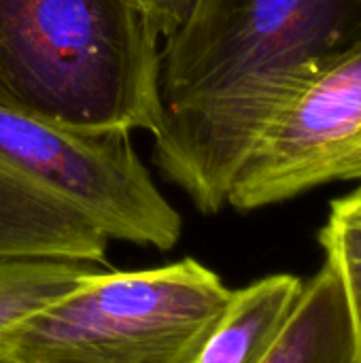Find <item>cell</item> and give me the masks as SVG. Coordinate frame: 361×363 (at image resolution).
<instances>
[{"instance_id": "obj_10", "label": "cell", "mask_w": 361, "mask_h": 363, "mask_svg": "<svg viewBox=\"0 0 361 363\" xmlns=\"http://www.w3.org/2000/svg\"><path fill=\"white\" fill-rule=\"evenodd\" d=\"M162 40L174 36L194 11L196 0H143Z\"/></svg>"}, {"instance_id": "obj_5", "label": "cell", "mask_w": 361, "mask_h": 363, "mask_svg": "<svg viewBox=\"0 0 361 363\" xmlns=\"http://www.w3.org/2000/svg\"><path fill=\"white\" fill-rule=\"evenodd\" d=\"M361 181V45L321 66L264 125L228 194L240 213Z\"/></svg>"}, {"instance_id": "obj_9", "label": "cell", "mask_w": 361, "mask_h": 363, "mask_svg": "<svg viewBox=\"0 0 361 363\" xmlns=\"http://www.w3.org/2000/svg\"><path fill=\"white\" fill-rule=\"evenodd\" d=\"M317 238L338 277L361 357V187L330 202Z\"/></svg>"}, {"instance_id": "obj_8", "label": "cell", "mask_w": 361, "mask_h": 363, "mask_svg": "<svg viewBox=\"0 0 361 363\" xmlns=\"http://www.w3.org/2000/svg\"><path fill=\"white\" fill-rule=\"evenodd\" d=\"M100 268L64 259H0V340Z\"/></svg>"}, {"instance_id": "obj_4", "label": "cell", "mask_w": 361, "mask_h": 363, "mask_svg": "<svg viewBox=\"0 0 361 363\" xmlns=\"http://www.w3.org/2000/svg\"><path fill=\"white\" fill-rule=\"evenodd\" d=\"M232 289L194 257L98 270L0 340V363H194Z\"/></svg>"}, {"instance_id": "obj_6", "label": "cell", "mask_w": 361, "mask_h": 363, "mask_svg": "<svg viewBox=\"0 0 361 363\" xmlns=\"http://www.w3.org/2000/svg\"><path fill=\"white\" fill-rule=\"evenodd\" d=\"M302 287L304 279L296 274H270L232 291L194 363L262 362L285 328Z\"/></svg>"}, {"instance_id": "obj_3", "label": "cell", "mask_w": 361, "mask_h": 363, "mask_svg": "<svg viewBox=\"0 0 361 363\" xmlns=\"http://www.w3.org/2000/svg\"><path fill=\"white\" fill-rule=\"evenodd\" d=\"M160 43L143 0H0V108L72 132L155 136Z\"/></svg>"}, {"instance_id": "obj_7", "label": "cell", "mask_w": 361, "mask_h": 363, "mask_svg": "<svg viewBox=\"0 0 361 363\" xmlns=\"http://www.w3.org/2000/svg\"><path fill=\"white\" fill-rule=\"evenodd\" d=\"M260 363H361L336 272L323 262Z\"/></svg>"}, {"instance_id": "obj_2", "label": "cell", "mask_w": 361, "mask_h": 363, "mask_svg": "<svg viewBox=\"0 0 361 363\" xmlns=\"http://www.w3.org/2000/svg\"><path fill=\"white\" fill-rule=\"evenodd\" d=\"M181 232L130 132H72L0 108V259L102 266L111 240L170 251Z\"/></svg>"}, {"instance_id": "obj_1", "label": "cell", "mask_w": 361, "mask_h": 363, "mask_svg": "<svg viewBox=\"0 0 361 363\" xmlns=\"http://www.w3.org/2000/svg\"><path fill=\"white\" fill-rule=\"evenodd\" d=\"M355 45L361 0H196L162 45L160 174L202 215H217L272 115Z\"/></svg>"}]
</instances>
